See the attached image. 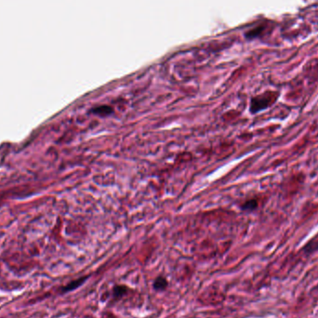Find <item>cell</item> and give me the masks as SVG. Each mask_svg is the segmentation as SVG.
I'll return each mask as SVG.
<instances>
[{"instance_id":"6da1fadb","label":"cell","mask_w":318,"mask_h":318,"mask_svg":"<svg viewBox=\"0 0 318 318\" xmlns=\"http://www.w3.org/2000/svg\"><path fill=\"white\" fill-rule=\"evenodd\" d=\"M277 98H279V95H275L274 93H272V92L261 95V96L255 97L251 101L250 110L253 114L258 113V112L271 106L273 103L276 102Z\"/></svg>"},{"instance_id":"7a4b0ae2","label":"cell","mask_w":318,"mask_h":318,"mask_svg":"<svg viewBox=\"0 0 318 318\" xmlns=\"http://www.w3.org/2000/svg\"><path fill=\"white\" fill-rule=\"evenodd\" d=\"M87 279H88V277H81V279H76V280L70 282L69 284L63 286V288L61 289V292L62 293H68V292H71L73 290H76L77 288H80V287H81L82 285L85 283Z\"/></svg>"},{"instance_id":"3957f363","label":"cell","mask_w":318,"mask_h":318,"mask_svg":"<svg viewBox=\"0 0 318 318\" xmlns=\"http://www.w3.org/2000/svg\"><path fill=\"white\" fill-rule=\"evenodd\" d=\"M128 292H129L128 287H126L124 285H118V286H115L113 289V297H114V300H120L122 297H124Z\"/></svg>"},{"instance_id":"277c9868","label":"cell","mask_w":318,"mask_h":318,"mask_svg":"<svg viewBox=\"0 0 318 318\" xmlns=\"http://www.w3.org/2000/svg\"><path fill=\"white\" fill-rule=\"evenodd\" d=\"M168 280L163 276H158L153 281V288L156 290H164L168 287Z\"/></svg>"},{"instance_id":"5b68a950","label":"cell","mask_w":318,"mask_h":318,"mask_svg":"<svg viewBox=\"0 0 318 318\" xmlns=\"http://www.w3.org/2000/svg\"><path fill=\"white\" fill-rule=\"evenodd\" d=\"M94 114L97 115H101V116H105L108 115L113 112V109L111 108L108 105H102V106H98L96 108L92 111Z\"/></svg>"},{"instance_id":"8992f818","label":"cell","mask_w":318,"mask_h":318,"mask_svg":"<svg viewBox=\"0 0 318 318\" xmlns=\"http://www.w3.org/2000/svg\"><path fill=\"white\" fill-rule=\"evenodd\" d=\"M257 207H258V202L256 200H249L243 205V210L251 211V210H255Z\"/></svg>"}]
</instances>
